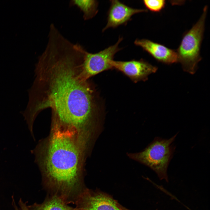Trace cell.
<instances>
[{"mask_svg": "<svg viewBox=\"0 0 210 210\" xmlns=\"http://www.w3.org/2000/svg\"><path fill=\"white\" fill-rule=\"evenodd\" d=\"M84 53L73 46L49 47L39 56L29 99L21 114L34 123L38 115L50 109L52 124L75 130L80 138L93 134L100 109L93 84L82 74Z\"/></svg>", "mask_w": 210, "mask_h": 210, "instance_id": "1", "label": "cell"}, {"mask_svg": "<svg viewBox=\"0 0 210 210\" xmlns=\"http://www.w3.org/2000/svg\"><path fill=\"white\" fill-rule=\"evenodd\" d=\"M86 148L73 129L52 125L50 135L32 151L35 155L48 194L74 204L87 188L84 182Z\"/></svg>", "mask_w": 210, "mask_h": 210, "instance_id": "2", "label": "cell"}, {"mask_svg": "<svg viewBox=\"0 0 210 210\" xmlns=\"http://www.w3.org/2000/svg\"><path fill=\"white\" fill-rule=\"evenodd\" d=\"M177 134L169 139L155 138L142 151L129 154V156L148 166L156 173L160 180L168 182L167 169L175 149L172 144Z\"/></svg>", "mask_w": 210, "mask_h": 210, "instance_id": "3", "label": "cell"}, {"mask_svg": "<svg viewBox=\"0 0 210 210\" xmlns=\"http://www.w3.org/2000/svg\"><path fill=\"white\" fill-rule=\"evenodd\" d=\"M207 10L206 6L198 20L183 36L176 51L178 62L181 63L184 71L191 74L196 72L202 59L200 49Z\"/></svg>", "mask_w": 210, "mask_h": 210, "instance_id": "4", "label": "cell"}, {"mask_svg": "<svg viewBox=\"0 0 210 210\" xmlns=\"http://www.w3.org/2000/svg\"><path fill=\"white\" fill-rule=\"evenodd\" d=\"M123 40L120 37L115 44L97 53H90L86 50L84 56L82 73L86 79L104 71L113 69L111 64L115 55L121 49L119 45Z\"/></svg>", "mask_w": 210, "mask_h": 210, "instance_id": "5", "label": "cell"}, {"mask_svg": "<svg viewBox=\"0 0 210 210\" xmlns=\"http://www.w3.org/2000/svg\"><path fill=\"white\" fill-rule=\"evenodd\" d=\"M77 210H124L111 196L98 190L86 188L74 204Z\"/></svg>", "mask_w": 210, "mask_h": 210, "instance_id": "6", "label": "cell"}, {"mask_svg": "<svg viewBox=\"0 0 210 210\" xmlns=\"http://www.w3.org/2000/svg\"><path fill=\"white\" fill-rule=\"evenodd\" d=\"M110 64L113 69L122 72L135 83L147 80L149 75L158 69L157 67L143 60L127 61L113 60Z\"/></svg>", "mask_w": 210, "mask_h": 210, "instance_id": "7", "label": "cell"}, {"mask_svg": "<svg viewBox=\"0 0 210 210\" xmlns=\"http://www.w3.org/2000/svg\"><path fill=\"white\" fill-rule=\"evenodd\" d=\"M146 9L133 8L118 0H111L108 13L107 23L102 31L125 24L133 15L146 12L148 11Z\"/></svg>", "mask_w": 210, "mask_h": 210, "instance_id": "8", "label": "cell"}, {"mask_svg": "<svg viewBox=\"0 0 210 210\" xmlns=\"http://www.w3.org/2000/svg\"><path fill=\"white\" fill-rule=\"evenodd\" d=\"M134 43L160 62L167 64L178 62L176 51L163 45L145 39H136Z\"/></svg>", "mask_w": 210, "mask_h": 210, "instance_id": "9", "label": "cell"}, {"mask_svg": "<svg viewBox=\"0 0 210 210\" xmlns=\"http://www.w3.org/2000/svg\"><path fill=\"white\" fill-rule=\"evenodd\" d=\"M27 206L29 210H77L58 197L48 194L42 203Z\"/></svg>", "mask_w": 210, "mask_h": 210, "instance_id": "10", "label": "cell"}, {"mask_svg": "<svg viewBox=\"0 0 210 210\" xmlns=\"http://www.w3.org/2000/svg\"><path fill=\"white\" fill-rule=\"evenodd\" d=\"M70 6H76L82 12L85 20L92 19L98 11V2L94 0H73L70 1Z\"/></svg>", "mask_w": 210, "mask_h": 210, "instance_id": "11", "label": "cell"}, {"mask_svg": "<svg viewBox=\"0 0 210 210\" xmlns=\"http://www.w3.org/2000/svg\"><path fill=\"white\" fill-rule=\"evenodd\" d=\"M143 2L147 9L156 13L161 11L166 4L164 0H144Z\"/></svg>", "mask_w": 210, "mask_h": 210, "instance_id": "12", "label": "cell"}, {"mask_svg": "<svg viewBox=\"0 0 210 210\" xmlns=\"http://www.w3.org/2000/svg\"><path fill=\"white\" fill-rule=\"evenodd\" d=\"M12 204L15 210H29L27 205L26 202H23L21 198H20L18 204L20 207L18 208L16 204L13 196H12Z\"/></svg>", "mask_w": 210, "mask_h": 210, "instance_id": "13", "label": "cell"}, {"mask_svg": "<svg viewBox=\"0 0 210 210\" xmlns=\"http://www.w3.org/2000/svg\"><path fill=\"white\" fill-rule=\"evenodd\" d=\"M125 210H128V209H127L126 208H125Z\"/></svg>", "mask_w": 210, "mask_h": 210, "instance_id": "14", "label": "cell"}, {"mask_svg": "<svg viewBox=\"0 0 210 210\" xmlns=\"http://www.w3.org/2000/svg\"><path fill=\"white\" fill-rule=\"evenodd\" d=\"M56 35H54V36H56ZM51 36H50V37H51Z\"/></svg>", "mask_w": 210, "mask_h": 210, "instance_id": "15", "label": "cell"}]
</instances>
